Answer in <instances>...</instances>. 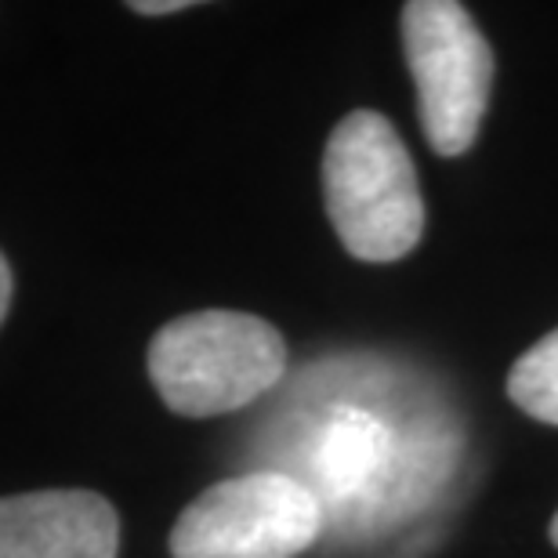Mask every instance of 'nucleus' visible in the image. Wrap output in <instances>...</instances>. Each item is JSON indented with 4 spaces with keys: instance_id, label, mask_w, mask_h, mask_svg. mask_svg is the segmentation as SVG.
Here are the masks:
<instances>
[{
    "instance_id": "obj_1",
    "label": "nucleus",
    "mask_w": 558,
    "mask_h": 558,
    "mask_svg": "<svg viewBox=\"0 0 558 558\" xmlns=\"http://www.w3.org/2000/svg\"><path fill=\"white\" fill-rule=\"evenodd\" d=\"M323 204L341 247L360 262H399L421 243L424 204L403 138L374 109H355L323 149Z\"/></svg>"
},
{
    "instance_id": "obj_2",
    "label": "nucleus",
    "mask_w": 558,
    "mask_h": 558,
    "mask_svg": "<svg viewBox=\"0 0 558 558\" xmlns=\"http://www.w3.org/2000/svg\"><path fill=\"white\" fill-rule=\"evenodd\" d=\"M287 344L272 323L251 312L204 308L171 319L149 344L156 392L182 417L243 410L283 381Z\"/></svg>"
},
{
    "instance_id": "obj_3",
    "label": "nucleus",
    "mask_w": 558,
    "mask_h": 558,
    "mask_svg": "<svg viewBox=\"0 0 558 558\" xmlns=\"http://www.w3.org/2000/svg\"><path fill=\"white\" fill-rule=\"evenodd\" d=\"M403 51L417 87L424 138L439 156L475 145L494 92V48L457 0L403 4Z\"/></svg>"
},
{
    "instance_id": "obj_4",
    "label": "nucleus",
    "mask_w": 558,
    "mask_h": 558,
    "mask_svg": "<svg viewBox=\"0 0 558 558\" xmlns=\"http://www.w3.org/2000/svg\"><path fill=\"white\" fill-rule=\"evenodd\" d=\"M323 533V500L287 472L204 489L171 530L174 558H298Z\"/></svg>"
},
{
    "instance_id": "obj_5",
    "label": "nucleus",
    "mask_w": 558,
    "mask_h": 558,
    "mask_svg": "<svg viewBox=\"0 0 558 558\" xmlns=\"http://www.w3.org/2000/svg\"><path fill=\"white\" fill-rule=\"evenodd\" d=\"M117 508L92 489L0 497V558H117Z\"/></svg>"
},
{
    "instance_id": "obj_6",
    "label": "nucleus",
    "mask_w": 558,
    "mask_h": 558,
    "mask_svg": "<svg viewBox=\"0 0 558 558\" xmlns=\"http://www.w3.org/2000/svg\"><path fill=\"white\" fill-rule=\"evenodd\" d=\"M508 396L533 421L558 424V327L519 355L508 374Z\"/></svg>"
},
{
    "instance_id": "obj_7",
    "label": "nucleus",
    "mask_w": 558,
    "mask_h": 558,
    "mask_svg": "<svg viewBox=\"0 0 558 558\" xmlns=\"http://www.w3.org/2000/svg\"><path fill=\"white\" fill-rule=\"evenodd\" d=\"M193 8L189 0H135L131 11H138V15H174V11H185Z\"/></svg>"
},
{
    "instance_id": "obj_8",
    "label": "nucleus",
    "mask_w": 558,
    "mask_h": 558,
    "mask_svg": "<svg viewBox=\"0 0 558 558\" xmlns=\"http://www.w3.org/2000/svg\"><path fill=\"white\" fill-rule=\"evenodd\" d=\"M8 305H11V269H8L4 254H0V323L8 316Z\"/></svg>"
},
{
    "instance_id": "obj_9",
    "label": "nucleus",
    "mask_w": 558,
    "mask_h": 558,
    "mask_svg": "<svg viewBox=\"0 0 558 558\" xmlns=\"http://www.w3.org/2000/svg\"><path fill=\"white\" fill-rule=\"evenodd\" d=\"M551 544L558 548V511H555V519H551Z\"/></svg>"
}]
</instances>
